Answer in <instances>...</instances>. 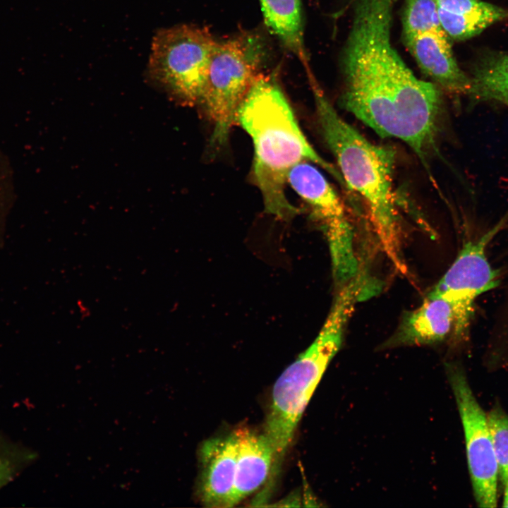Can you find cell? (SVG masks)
<instances>
[{"instance_id": "obj_1", "label": "cell", "mask_w": 508, "mask_h": 508, "mask_svg": "<svg viewBox=\"0 0 508 508\" xmlns=\"http://www.w3.org/2000/svg\"><path fill=\"white\" fill-rule=\"evenodd\" d=\"M236 121L252 139L254 177L267 213L286 221L299 213L285 193L288 174L298 163L313 162L344 185L339 171L309 143L272 76L258 75L239 107Z\"/></svg>"}, {"instance_id": "obj_2", "label": "cell", "mask_w": 508, "mask_h": 508, "mask_svg": "<svg viewBox=\"0 0 508 508\" xmlns=\"http://www.w3.org/2000/svg\"><path fill=\"white\" fill-rule=\"evenodd\" d=\"M322 135L349 188L361 198L385 253L404 273L401 232L392 186L394 152L375 145L344 121L322 91L312 83Z\"/></svg>"}, {"instance_id": "obj_3", "label": "cell", "mask_w": 508, "mask_h": 508, "mask_svg": "<svg viewBox=\"0 0 508 508\" xmlns=\"http://www.w3.org/2000/svg\"><path fill=\"white\" fill-rule=\"evenodd\" d=\"M366 297L365 287L358 279L339 286L316 338L275 382L265 429L274 449V467L286 453L314 391L339 350L356 305Z\"/></svg>"}, {"instance_id": "obj_4", "label": "cell", "mask_w": 508, "mask_h": 508, "mask_svg": "<svg viewBox=\"0 0 508 508\" xmlns=\"http://www.w3.org/2000/svg\"><path fill=\"white\" fill-rule=\"evenodd\" d=\"M264 54L260 39L253 34L216 42L200 101L213 124L214 148L226 143L239 107L260 73Z\"/></svg>"}, {"instance_id": "obj_5", "label": "cell", "mask_w": 508, "mask_h": 508, "mask_svg": "<svg viewBox=\"0 0 508 508\" xmlns=\"http://www.w3.org/2000/svg\"><path fill=\"white\" fill-rule=\"evenodd\" d=\"M216 42L207 30L198 26L161 28L152 37L148 75L181 102H199Z\"/></svg>"}, {"instance_id": "obj_6", "label": "cell", "mask_w": 508, "mask_h": 508, "mask_svg": "<svg viewBox=\"0 0 508 508\" xmlns=\"http://www.w3.org/2000/svg\"><path fill=\"white\" fill-rule=\"evenodd\" d=\"M287 182L308 204L326 236L332 274L339 286L360 272L353 231L337 193L325 176L308 162L289 171Z\"/></svg>"}, {"instance_id": "obj_7", "label": "cell", "mask_w": 508, "mask_h": 508, "mask_svg": "<svg viewBox=\"0 0 508 508\" xmlns=\"http://www.w3.org/2000/svg\"><path fill=\"white\" fill-rule=\"evenodd\" d=\"M502 219L478 238L466 242L456 258L430 292L447 298L454 310V325L451 335L454 344L469 338L476 299L497 288L500 275L488 261L486 249L505 225Z\"/></svg>"}, {"instance_id": "obj_8", "label": "cell", "mask_w": 508, "mask_h": 508, "mask_svg": "<svg viewBox=\"0 0 508 508\" xmlns=\"http://www.w3.org/2000/svg\"><path fill=\"white\" fill-rule=\"evenodd\" d=\"M447 373L463 425L476 501L480 507H495L499 472L487 414L473 395L463 368L450 363Z\"/></svg>"}, {"instance_id": "obj_9", "label": "cell", "mask_w": 508, "mask_h": 508, "mask_svg": "<svg viewBox=\"0 0 508 508\" xmlns=\"http://www.w3.org/2000/svg\"><path fill=\"white\" fill-rule=\"evenodd\" d=\"M237 455L235 432L205 441L200 451L201 475L199 493L208 507L232 506Z\"/></svg>"}, {"instance_id": "obj_10", "label": "cell", "mask_w": 508, "mask_h": 508, "mask_svg": "<svg viewBox=\"0 0 508 508\" xmlns=\"http://www.w3.org/2000/svg\"><path fill=\"white\" fill-rule=\"evenodd\" d=\"M421 70L452 93L470 94L472 82L458 66L444 30H430L403 37Z\"/></svg>"}, {"instance_id": "obj_11", "label": "cell", "mask_w": 508, "mask_h": 508, "mask_svg": "<svg viewBox=\"0 0 508 508\" xmlns=\"http://www.w3.org/2000/svg\"><path fill=\"white\" fill-rule=\"evenodd\" d=\"M454 319L452 303L444 296L429 292L417 308L403 316L385 346L391 348L442 342L447 337L450 338Z\"/></svg>"}, {"instance_id": "obj_12", "label": "cell", "mask_w": 508, "mask_h": 508, "mask_svg": "<svg viewBox=\"0 0 508 508\" xmlns=\"http://www.w3.org/2000/svg\"><path fill=\"white\" fill-rule=\"evenodd\" d=\"M237 455L232 506L256 491L267 480L274 463V449L265 434L248 429L234 430Z\"/></svg>"}, {"instance_id": "obj_13", "label": "cell", "mask_w": 508, "mask_h": 508, "mask_svg": "<svg viewBox=\"0 0 508 508\" xmlns=\"http://www.w3.org/2000/svg\"><path fill=\"white\" fill-rule=\"evenodd\" d=\"M265 24L282 44L307 64L301 0H260Z\"/></svg>"}, {"instance_id": "obj_14", "label": "cell", "mask_w": 508, "mask_h": 508, "mask_svg": "<svg viewBox=\"0 0 508 508\" xmlns=\"http://www.w3.org/2000/svg\"><path fill=\"white\" fill-rule=\"evenodd\" d=\"M470 94L484 99H508V54L481 65L471 79Z\"/></svg>"}, {"instance_id": "obj_15", "label": "cell", "mask_w": 508, "mask_h": 508, "mask_svg": "<svg viewBox=\"0 0 508 508\" xmlns=\"http://www.w3.org/2000/svg\"><path fill=\"white\" fill-rule=\"evenodd\" d=\"M440 25L447 37L463 40L480 34L495 22L508 18V14L452 13L437 8Z\"/></svg>"}, {"instance_id": "obj_16", "label": "cell", "mask_w": 508, "mask_h": 508, "mask_svg": "<svg viewBox=\"0 0 508 508\" xmlns=\"http://www.w3.org/2000/svg\"><path fill=\"white\" fill-rule=\"evenodd\" d=\"M37 459L36 452L0 435V490L12 482Z\"/></svg>"}, {"instance_id": "obj_17", "label": "cell", "mask_w": 508, "mask_h": 508, "mask_svg": "<svg viewBox=\"0 0 508 508\" xmlns=\"http://www.w3.org/2000/svg\"><path fill=\"white\" fill-rule=\"evenodd\" d=\"M402 35L411 36L430 30H443L434 0H405Z\"/></svg>"}, {"instance_id": "obj_18", "label": "cell", "mask_w": 508, "mask_h": 508, "mask_svg": "<svg viewBox=\"0 0 508 508\" xmlns=\"http://www.w3.org/2000/svg\"><path fill=\"white\" fill-rule=\"evenodd\" d=\"M487 416L499 475L503 480L508 477V414L495 406Z\"/></svg>"}, {"instance_id": "obj_19", "label": "cell", "mask_w": 508, "mask_h": 508, "mask_svg": "<svg viewBox=\"0 0 508 508\" xmlns=\"http://www.w3.org/2000/svg\"><path fill=\"white\" fill-rule=\"evenodd\" d=\"M488 347L493 358H508V281L488 332Z\"/></svg>"}, {"instance_id": "obj_20", "label": "cell", "mask_w": 508, "mask_h": 508, "mask_svg": "<svg viewBox=\"0 0 508 508\" xmlns=\"http://www.w3.org/2000/svg\"><path fill=\"white\" fill-rule=\"evenodd\" d=\"M13 186L10 164L0 151V248L4 243L6 222L11 208Z\"/></svg>"}, {"instance_id": "obj_21", "label": "cell", "mask_w": 508, "mask_h": 508, "mask_svg": "<svg viewBox=\"0 0 508 508\" xmlns=\"http://www.w3.org/2000/svg\"><path fill=\"white\" fill-rule=\"evenodd\" d=\"M504 484V494L503 500V507H508V477L502 480Z\"/></svg>"}, {"instance_id": "obj_22", "label": "cell", "mask_w": 508, "mask_h": 508, "mask_svg": "<svg viewBox=\"0 0 508 508\" xmlns=\"http://www.w3.org/2000/svg\"><path fill=\"white\" fill-rule=\"evenodd\" d=\"M502 102H503V103H505L506 104H507V105H508V99H504V101H502Z\"/></svg>"}]
</instances>
